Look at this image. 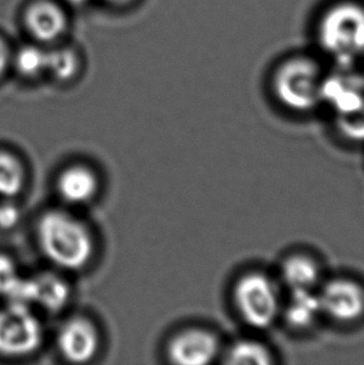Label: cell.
Listing matches in <instances>:
<instances>
[{
  "instance_id": "6da1fadb",
  "label": "cell",
  "mask_w": 364,
  "mask_h": 365,
  "mask_svg": "<svg viewBox=\"0 0 364 365\" xmlns=\"http://www.w3.org/2000/svg\"><path fill=\"white\" fill-rule=\"evenodd\" d=\"M317 39L322 53L340 69H352L364 58V4L340 0L320 16Z\"/></svg>"
},
{
  "instance_id": "7a4b0ae2",
  "label": "cell",
  "mask_w": 364,
  "mask_h": 365,
  "mask_svg": "<svg viewBox=\"0 0 364 365\" xmlns=\"http://www.w3.org/2000/svg\"><path fill=\"white\" fill-rule=\"evenodd\" d=\"M36 230L41 251L55 266L79 269L93 256V241L89 228L70 213H44Z\"/></svg>"
},
{
  "instance_id": "3957f363",
  "label": "cell",
  "mask_w": 364,
  "mask_h": 365,
  "mask_svg": "<svg viewBox=\"0 0 364 365\" xmlns=\"http://www.w3.org/2000/svg\"><path fill=\"white\" fill-rule=\"evenodd\" d=\"M323 79L320 65L315 60L295 56L277 68L272 85L280 104L287 109L305 113L320 104Z\"/></svg>"
},
{
  "instance_id": "277c9868",
  "label": "cell",
  "mask_w": 364,
  "mask_h": 365,
  "mask_svg": "<svg viewBox=\"0 0 364 365\" xmlns=\"http://www.w3.org/2000/svg\"><path fill=\"white\" fill-rule=\"evenodd\" d=\"M233 302L242 321L255 329L273 326L282 311V297L277 282L265 272L242 274L233 287Z\"/></svg>"
},
{
  "instance_id": "5b68a950",
  "label": "cell",
  "mask_w": 364,
  "mask_h": 365,
  "mask_svg": "<svg viewBox=\"0 0 364 365\" xmlns=\"http://www.w3.org/2000/svg\"><path fill=\"white\" fill-rule=\"evenodd\" d=\"M43 327L30 306L9 302L0 308V356H29L41 346Z\"/></svg>"
},
{
  "instance_id": "8992f818",
  "label": "cell",
  "mask_w": 364,
  "mask_h": 365,
  "mask_svg": "<svg viewBox=\"0 0 364 365\" xmlns=\"http://www.w3.org/2000/svg\"><path fill=\"white\" fill-rule=\"evenodd\" d=\"M323 316L340 323H352L364 316V287L360 282L335 277L318 287Z\"/></svg>"
},
{
  "instance_id": "52a82bcc",
  "label": "cell",
  "mask_w": 364,
  "mask_h": 365,
  "mask_svg": "<svg viewBox=\"0 0 364 365\" xmlns=\"http://www.w3.org/2000/svg\"><path fill=\"white\" fill-rule=\"evenodd\" d=\"M168 353L170 361L175 364H210L220 353V341L212 331L190 328L173 336Z\"/></svg>"
},
{
  "instance_id": "ba28073f",
  "label": "cell",
  "mask_w": 364,
  "mask_h": 365,
  "mask_svg": "<svg viewBox=\"0 0 364 365\" xmlns=\"http://www.w3.org/2000/svg\"><path fill=\"white\" fill-rule=\"evenodd\" d=\"M320 103L330 104L337 116L364 109V80L350 69H340L323 79Z\"/></svg>"
},
{
  "instance_id": "9c48e42d",
  "label": "cell",
  "mask_w": 364,
  "mask_h": 365,
  "mask_svg": "<svg viewBox=\"0 0 364 365\" xmlns=\"http://www.w3.org/2000/svg\"><path fill=\"white\" fill-rule=\"evenodd\" d=\"M100 336L98 329L85 318L65 322L58 334V346L65 359L71 363H86L98 353Z\"/></svg>"
},
{
  "instance_id": "30bf717a",
  "label": "cell",
  "mask_w": 364,
  "mask_h": 365,
  "mask_svg": "<svg viewBox=\"0 0 364 365\" xmlns=\"http://www.w3.org/2000/svg\"><path fill=\"white\" fill-rule=\"evenodd\" d=\"M24 23L30 35L40 43L60 39L68 28V18L61 6L40 0L25 10Z\"/></svg>"
},
{
  "instance_id": "8fae6325",
  "label": "cell",
  "mask_w": 364,
  "mask_h": 365,
  "mask_svg": "<svg viewBox=\"0 0 364 365\" xmlns=\"http://www.w3.org/2000/svg\"><path fill=\"white\" fill-rule=\"evenodd\" d=\"M323 317L318 289L290 291L282 302L280 318L295 331H308Z\"/></svg>"
},
{
  "instance_id": "7c38bea8",
  "label": "cell",
  "mask_w": 364,
  "mask_h": 365,
  "mask_svg": "<svg viewBox=\"0 0 364 365\" xmlns=\"http://www.w3.org/2000/svg\"><path fill=\"white\" fill-rule=\"evenodd\" d=\"M280 277L288 291L318 289L323 282L320 263L307 253L285 257L280 264Z\"/></svg>"
},
{
  "instance_id": "4fadbf2b",
  "label": "cell",
  "mask_w": 364,
  "mask_h": 365,
  "mask_svg": "<svg viewBox=\"0 0 364 365\" xmlns=\"http://www.w3.org/2000/svg\"><path fill=\"white\" fill-rule=\"evenodd\" d=\"M98 182L93 170L84 165H73L60 173L58 191L60 197L70 205H84L95 197Z\"/></svg>"
},
{
  "instance_id": "5bb4252c",
  "label": "cell",
  "mask_w": 364,
  "mask_h": 365,
  "mask_svg": "<svg viewBox=\"0 0 364 365\" xmlns=\"http://www.w3.org/2000/svg\"><path fill=\"white\" fill-rule=\"evenodd\" d=\"M69 299V286L60 277L43 273L29 278V304L46 311H59Z\"/></svg>"
},
{
  "instance_id": "9a60e30c",
  "label": "cell",
  "mask_w": 364,
  "mask_h": 365,
  "mask_svg": "<svg viewBox=\"0 0 364 365\" xmlns=\"http://www.w3.org/2000/svg\"><path fill=\"white\" fill-rule=\"evenodd\" d=\"M225 363L232 365H268L273 363V354L265 343L245 338L232 343L227 348Z\"/></svg>"
},
{
  "instance_id": "2e32d148",
  "label": "cell",
  "mask_w": 364,
  "mask_h": 365,
  "mask_svg": "<svg viewBox=\"0 0 364 365\" xmlns=\"http://www.w3.org/2000/svg\"><path fill=\"white\" fill-rule=\"evenodd\" d=\"M29 278L20 274L18 267L10 257L0 255V296L9 302L29 306Z\"/></svg>"
},
{
  "instance_id": "e0dca14e",
  "label": "cell",
  "mask_w": 364,
  "mask_h": 365,
  "mask_svg": "<svg viewBox=\"0 0 364 365\" xmlns=\"http://www.w3.org/2000/svg\"><path fill=\"white\" fill-rule=\"evenodd\" d=\"M25 168L13 153L0 150V196L14 197L23 190Z\"/></svg>"
},
{
  "instance_id": "ac0fdd59",
  "label": "cell",
  "mask_w": 364,
  "mask_h": 365,
  "mask_svg": "<svg viewBox=\"0 0 364 365\" xmlns=\"http://www.w3.org/2000/svg\"><path fill=\"white\" fill-rule=\"evenodd\" d=\"M48 51L36 45H26L20 48L14 55L16 71L25 78H35L46 71Z\"/></svg>"
},
{
  "instance_id": "d6986e66",
  "label": "cell",
  "mask_w": 364,
  "mask_h": 365,
  "mask_svg": "<svg viewBox=\"0 0 364 365\" xmlns=\"http://www.w3.org/2000/svg\"><path fill=\"white\" fill-rule=\"evenodd\" d=\"M79 56L73 49L60 48L48 51L46 71L59 81H68L79 71Z\"/></svg>"
},
{
  "instance_id": "ffe728a7",
  "label": "cell",
  "mask_w": 364,
  "mask_h": 365,
  "mask_svg": "<svg viewBox=\"0 0 364 365\" xmlns=\"http://www.w3.org/2000/svg\"><path fill=\"white\" fill-rule=\"evenodd\" d=\"M337 118L338 130L345 138L355 143H364V109Z\"/></svg>"
},
{
  "instance_id": "44dd1931",
  "label": "cell",
  "mask_w": 364,
  "mask_h": 365,
  "mask_svg": "<svg viewBox=\"0 0 364 365\" xmlns=\"http://www.w3.org/2000/svg\"><path fill=\"white\" fill-rule=\"evenodd\" d=\"M19 218V210L15 205L9 202L0 205V227L11 228Z\"/></svg>"
},
{
  "instance_id": "7402d4cb",
  "label": "cell",
  "mask_w": 364,
  "mask_h": 365,
  "mask_svg": "<svg viewBox=\"0 0 364 365\" xmlns=\"http://www.w3.org/2000/svg\"><path fill=\"white\" fill-rule=\"evenodd\" d=\"M10 53L8 46L4 43V40L0 39V75L4 73L5 69L9 64Z\"/></svg>"
},
{
  "instance_id": "603a6c76",
  "label": "cell",
  "mask_w": 364,
  "mask_h": 365,
  "mask_svg": "<svg viewBox=\"0 0 364 365\" xmlns=\"http://www.w3.org/2000/svg\"><path fill=\"white\" fill-rule=\"evenodd\" d=\"M93 0H69L70 4L74 5V6H83V5L89 4Z\"/></svg>"
},
{
  "instance_id": "cb8c5ba5",
  "label": "cell",
  "mask_w": 364,
  "mask_h": 365,
  "mask_svg": "<svg viewBox=\"0 0 364 365\" xmlns=\"http://www.w3.org/2000/svg\"><path fill=\"white\" fill-rule=\"evenodd\" d=\"M103 1H106V3H110V4L113 5H125L130 3V1H133V0H103Z\"/></svg>"
}]
</instances>
